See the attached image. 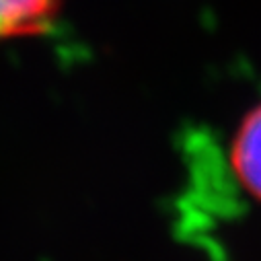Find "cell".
I'll use <instances>...</instances> for the list:
<instances>
[{
    "instance_id": "cell-1",
    "label": "cell",
    "mask_w": 261,
    "mask_h": 261,
    "mask_svg": "<svg viewBox=\"0 0 261 261\" xmlns=\"http://www.w3.org/2000/svg\"><path fill=\"white\" fill-rule=\"evenodd\" d=\"M230 167L243 189L261 202V103L239 123L230 142Z\"/></svg>"
},
{
    "instance_id": "cell-2",
    "label": "cell",
    "mask_w": 261,
    "mask_h": 261,
    "mask_svg": "<svg viewBox=\"0 0 261 261\" xmlns=\"http://www.w3.org/2000/svg\"><path fill=\"white\" fill-rule=\"evenodd\" d=\"M64 7V0H0V41L47 33Z\"/></svg>"
}]
</instances>
